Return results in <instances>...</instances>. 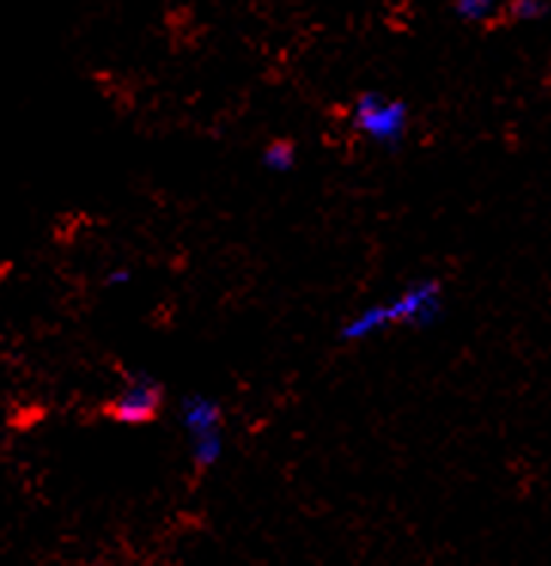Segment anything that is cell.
<instances>
[{
  "label": "cell",
  "mask_w": 551,
  "mask_h": 566,
  "mask_svg": "<svg viewBox=\"0 0 551 566\" xmlns=\"http://www.w3.org/2000/svg\"><path fill=\"white\" fill-rule=\"evenodd\" d=\"M445 317V290L439 277H417L399 293L372 302L351 314L339 329V338L347 345H360L391 329H429Z\"/></svg>",
  "instance_id": "obj_1"
},
{
  "label": "cell",
  "mask_w": 551,
  "mask_h": 566,
  "mask_svg": "<svg viewBox=\"0 0 551 566\" xmlns=\"http://www.w3.org/2000/svg\"><path fill=\"white\" fill-rule=\"evenodd\" d=\"M177 418L186 430L189 467L196 475H208L226 457V418L220 402L208 394H186L177 406Z\"/></svg>",
  "instance_id": "obj_2"
},
{
  "label": "cell",
  "mask_w": 551,
  "mask_h": 566,
  "mask_svg": "<svg viewBox=\"0 0 551 566\" xmlns=\"http://www.w3.org/2000/svg\"><path fill=\"white\" fill-rule=\"evenodd\" d=\"M412 111L403 98H393L381 88H366L354 98L351 128L381 149H399L408 135Z\"/></svg>",
  "instance_id": "obj_3"
},
{
  "label": "cell",
  "mask_w": 551,
  "mask_h": 566,
  "mask_svg": "<svg viewBox=\"0 0 551 566\" xmlns=\"http://www.w3.org/2000/svg\"><path fill=\"white\" fill-rule=\"evenodd\" d=\"M101 411L119 427H149L165 411V387L149 371L137 369L125 378L123 390L101 406Z\"/></svg>",
  "instance_id": "obj_4"
},
{
  "label": "cell",
  "mask_w": 551,
  "mask_h": 566,
  "mask_svg": "<svg viewBox=\"0 0 551 566\" xmlns=\"http://www.w3.org/2000/svg\"><path fill=\"white\" fill-rule=\"evenodd\" d=\"M295 161H299V147L290 137H271L262 147V168H269L271 174L293 171Z\"/></svg>",
  "instance_id": "obj_5"
},
{
  "label": "cell",
  "mask_w": 551,
  "mask_h": 566,
  "mask_svg": "<svg viewBox=\"0 0 551 566\" xmlns=\"http://www.w3.org/2000/svg\"><path fill=\"white\" fill-rule=\"evenodd\" d=\"M454 19L469 22V25H497L502 19V7L493 0H457L451 7Z\"/></svg>",
  "instance_id": "obj_6"
},
{
  "label": "cell",
  "mask_w": 551,
  "mask_h": 566,
  "mask_svg": "<svg viewBox=\"0 0 551 566\" xmlns=\"http://www.w3.org/2000/svg\"><path fill=\"white\" fill-rule=\"evenodd\" d=\"M506 13L518 19V22H530V19H545L549 15V3H542V0H512L509 7H506Z\"/></svg>",
  "instance_id": "obj_7"
},
{
  "label": "cell",
  "mask_w": 551,
  "mask_h": 566,
  "mask_svg": "<svg viewBox=\"0 0 551 566\" xmlns=\"http://www.w3.org/2000/svg\"><path fill=\"white\" fill-rule=\"evenodd\" d=\"M128 281H132V269H128V265H119V269L107 271V277H104V286H125Z\"/></svg>",
  "instance_id": "obj_8"
}]
</instances>
